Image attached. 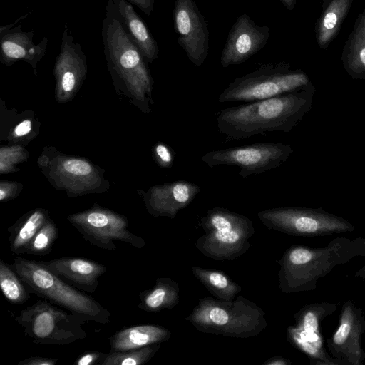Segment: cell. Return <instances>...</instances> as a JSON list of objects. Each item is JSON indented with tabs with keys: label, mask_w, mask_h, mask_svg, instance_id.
Returning a JSON list of instances; mask_svg holds the SVG:
<instances>
[{
	"label": "cell",
	"mask_w": 365,
	"mask_h": 365,
	"mask_svg": "<svg viewBox=\"0 0 365 365\" xmlns=\"http://www.w3.org/2000/svg\"><path fill=\"white\" fill-rule=\"evenodd\" d=\"M314 85L278 96L225 108L217 117V126L227 140H241L264 132L292 130L309 111Z\"/></svg>",
	"instance_id": "cell-1"
},
{
	"label": "cell",
	"mask_w": 365,
	"mask_h": 365,
	"mask_svg": "<svg viewBox=\"0 0 365 365\" xmlns=\"http://www.w3.org/2000/svg\"><path fill=\"white\" fill-rule=\"evenodd\" d=\"M102 42L115 85L124 87L149 111L153 81L142 53L130 37L113 0H108L102 25Z\"/></svg>",
	"instance_id": "cell-2"
},
{
	"label": "cell",
	"mask_w": 365,
	"mask_h": 365,
	"mask_svg": "<svg viewBox=\"0 0 365 365\" xmlns=\"http://www.w3.org/2000/svg\"><path fill=\"white\" fill-rule=\"evenodd\" d=\"M185 320L200 332L239 339L257 336L267 325L265 312L242 296L230 301L200 298Z\"/></svg>",
	"instance_id": "cell-3"
},
{
	"label": "cell",
	"mask_w": 365,
	"mask_h": 365,
	"mask_svg": "<svg viewBox=\"0 0 365 365\" xmlns=\"http://www.w3.org/2000/svg\"><path fill=\"white\" fill-rule=\"evenodd\" d=\"M11 267L31 293L66 309L86 322L103 324L109 322L110 312L108 309L53 274L40 261L17 257Z\"/></svg>",
	"instance_id": "cell-4"
},
{
	"label": "cell",
	"mask_w": 365,
	"mask_h": 365,
	"mask_svg": "<svg viewBox=\"0 0 365 365\" xmlns=\"http://www.w3.org/2000/svg\"><path fill=\"white\" fill-rule=\"evenodd\" d=\"M200 223L205 232L195 242L205 256L217 261L233 260L250 247L255 233L252 220L245 215L223 207L206 212Z\"/></svg>",
	"instance_id": "cell-5"
},
{
	"label": "cell",
	"mask_w": 365,
	"mask_h": 365,
	"mask_svg": "<svg viewBox=\"0 0 365 365\" xmlns=\"http://www.w3.org/2000/svg\"><path fill=\"white\" fill-rule=\"evenodd\" d=\"M15 319L39 344H69L88 336L82 327L86 321L46 299L22 309Z\"/></svg>",
	"instance_id": "cell-6"
},
{
	"label": "cell",
	"mask_w": 365,
	"mask_h": 365,
	"mask_svg": "<svg viewBox=\"0 0 365 365\" xmlns=\"http://www.w3.org/2000/svg\"><path fill=\"white\" fill-rule=\"evenodd\" d=\"M311 83L306 73L286 66H265L235 78L220 95V103L252 102L301 89Z\"/></svg>",
	"instance_id": "cell-7"
},
{
	"label": "cell",
	"mask_w": 365,
	"mask_h": 365,
	"mask_svg": "<svg viewBox=\"0 0 365 365\" xmlns=\"http://www.w3.org/2000/svg\"><path fill=\"white\" fill-rule=\"evenodd\" d=\"M67 220L86 241L101 249L116 250L115 240L138 249L145 245L142 237L128 230L126 217L96 205L88 210L68 215Z\"/></svg>",
	"instance_id": "cell-8"
},
{
	"label": "cell",
	"mask_w": 365,
	"mask_h": 365,
	"mask_svg": "<svg viewBox=\"0 0 365 365\" xmlns=\"http://www.w3.org/2000/svg\"><path fill=\"white\" fill-rule=\"evenodd\" d=\"M294 152L291 145L258 143L222 150H212L201 157L210 168L235 165L242 178L259 175L280 166Z\"/></svg>",
	"instance_id": "cell-9"
},
{
	"label": "cell",
	"mask_w": 365,
	"mask_h": 365,
	"mask_svg": "<svg viewBox=\"0 0 365 365\" xmlns=\"http://www.w3.org/2000/svg\"><path fill=\"white\" fill-rule=\"evenodd\" d=\"M257 216L269 230L292 235L309 236L352 230L344 219L319 209L277 207L261 211Z\"/></svg>",
	"instance_id": "cell-10"
},
{
	"label": "cell",
	"mask_w": 365,
	"mask_h": 365,
	"mask_svg": "<svg viewBox=\"0 0 365 365\" xmlns=\"http://www.w3.org/2000/svg\"><path fill=\"white\" fill-rule=\"evenodd\" d=\"M46 176L72 197L102 191L103 178L83 158L56 156L46 163Z\"/></svg>",
	"instance_id": "cell-11"
},
{
	"label": "cell",
	"mask_w": 365,
	"mask_h": 365,
	"mask_svg": "<svg viewBox=\"0 0 365 365\" xmlns=\"http://www.w3.org/2000/svg\"><path fill=\"white\" fill-rule=\"evenodd\" d=\"M86 73V56L80 43L74 41L71 31L65 24L60 52L53 68L57 101H69L81 87Z\"/></svg>",
	"instance_id": "cell-12"
},
{
	"label": "cell",
	"mask_w": 365,
	"mask_h": 365,
	"mask_svg": "<svg viewBox=\"0 0 365 365\" xmlns=\"http://www.w3.org/2000/svg\"><path fill=\"white\" fill-rule=\"evenodd\" d=\"M174 21L179 42L190 61L200 66L207 56V31L192 0H177Z\"/></svg>",
	"instance_id": "cell-13"
},
{
	"label": "cell",
	"mask_w": 365,
	"mask_h": 365,
	"mask_svg": "<svg viewBox=\"0 0 365 365\" xmlns=\"http://www.w3.org/2000/svg\"><path fill=\"white\" fill-rule=\"evenodd\" d=\"M30 13L21 16L13 24L0 27V60L6 66L23 60L30 64L36 73L38 63L46 54L48 37L43 36L40 43L36 44L34 42V30H22L21 24L18 23Z\"/></svg>",
	"instance_id": "cell-14"
},
{
	"label": "cell",
	"mask_w": 365,
	"mask_h": 365,
	"mask_svg": "<svg viewBox=\"0 0 365 365\" xmlns=\"http://www.w3.org/2000/svg\"><path fill=\"white\" fill-rule=\"evenodd\" d=\"M268 36L267 28L258 27L247 15L240 16L229 33L221 65L226 68L245 61L264 46Z\"/></svg>",
	"instance_id": "cell-15"
},
{
	"label": "cell",
	"mask_w": 365,
	"mask_h": 365,
	"mask_svg": "<svg viewBox=\"0 0 365 365\" xmlns=\"http://www.w3.org/2000/svg\"><path fill=\"white\" fill-rule=\"evenodd\" d=\"M200 190V187L192 182L177 180L151 187L144 194L143 200L152 215L173 219L192 202Z\"/></svg>",
	"instance_id": "cell-16"
},
{
	"label": "cell",
	"mask_w": 365,
	"mask_h": 365,
	"mask_svg": "<svg viewBox=\"0 0 365 365\" xmlns=\"http://www.w3.org/2000/svg\"><path fill=\"white\" fill-rule=\"evenodd\" d=\"M40 262L67 283L86 292L96 290L98 278L107 270L102 264L76 257H61Z\"/></svg>",
	"instance_id": "cell-17"
},
{
	"label": "cell",
	"mask_w": 365,
	"mask_h": 365,
	"mask_svg": "<svg viewBox=\"0 0 365 365\" xmlns=\"http://www.w3.org/2000/svg\"><path fill=\"white\" fill-rule=\"evenodd\" d=\"M171 332L156 324H140L121 329L110 337V351L138 349L161 344L170 338Z\"/></svg>",
	"instance_id": "cell-18"
},
{
	"label": "cell",
	"mask_w": 365,
	"mask_h": 365,
	"mask_svg": "<svg viewBox=\"0 0 365 365\" xmlns=\"http://www.w3.org/2000/svg\"><path fill=\"white\" fill-rule=\"evenodd\" d=\"M130 37L138 46L145 61L157 58L158 48L148 28L128 0H113Z\"/></svg>",
	"instance_id": "cell-19"
},
{
	"label": "cell",
	"mask_w": 365,
	"mask_h": 365,
	"mask_svg": "<svg viewBox=\"0 0 365 365\" xmlns=\"http://www.w3.org/2000/svg\"><path fill=\"white\" fill-rule=\"evenodd\" d=\"M50 218L49 212L42 208L31 210L8 228L9 247L14 254L25 253L28 245Z\"/></svg>",
	"instance_id": "cell-20"
},
{
	"label": "cell",
	"mask_w": 365,
	"mask_h": 365,
	"mask_svg": "<svg viewBox=\"0 0 365 365\" xmlns=\"http://www.w3.org/2000/svg\"><path fill=\"white\" fill-rule=\"evenodd\" d=\"M139 299L140 309L150 313H159L176 307L180 302V287L175 280L160 277L153 287L139 294Z\"/></svg>",
	"instance_id": "cell-21"
},
{
	"label": "cell",
	"mask_w": 365,
	"mask_h": 365,
	"mask_svg": "<svg viewBox=\"0 0 365 365\" xmlns=\"http://www.w3.org/2000/svg\"><path fill=\"white\" fill-rule=\"evenodd\" d=\"M342 61L347 73L354 79H365V11L359 16L351 34Z\"/></svg>",
	"instance_id": "cell-22"
},
{
	"label": "cell",
	"mask_w": 365,
	"mask_h": 365,
	"mask_svg": "<svg viewBox=\"0 0 365 365\" xmlns=\"http://www.w3.org/2000/svg\"><path fill=\"white\" fill-rule=\"evenodd\" d=\"M193 275L214 296L220 300L230 301L242 291V287L222 272L192 266Z\"/></svg>",
	"instance_id": "cell-23"
},
{
	"label": "cell",
	"mask_w": 365,
	"mask_h": 365,
	"mask_svg": "<svg viewBox=\"0 0 365 365\" xmlns=\"http://www.w3.org/2000/svg\"><path fill=\"white\" fill-rule=\"evenodd\" d=\"M353 0H331L319 19L317 39L320 47H326L336 36Z\"/></svg>",
	"instance_id": "cell-24"
},
{
	"label": "cell",
	"mask_w": 365,
	"mask_h": 365,
	"mask_svg": "<svg viewBox=\"0 0 365 365\" xmlns=\"http://www.w3.org/2000/svg\"><path fill=\"white\" fill-rule=\"evenodd\" d=\"M0 287L4 297L12 304H21L29 298V291L14 271L3 259H0Z\"/></svg>",
	"instance_id": "cell-25"
},
{
	"label": "cell",
	"mask_w": 365,
	"mask_h": 365,
	"mask_svg": "<svg viewBox=\"0 0 365 365\" xmlns=\"http://www.w3.org/2000/svg\"><path fill=\"white\" fill-rule=\"evenodd\" d=\"M160 347V344L138 349L104 353L100 365H142L149 361Z\"/></svg>",
	"instance_id": "cell-26"
},
{
	"label": "cell",
	"mask_w": 365,
	"mask_h": 365,
	"mask_svg": "<svg viewBox=\"0 0 365 365\" xmlns=\"http://www.w3.org/2000/svg\"><path fill=\"white\" fill-rule=\"evenodd\" d=\"M58 237V230L53 220L49 218L35 235L25 253L35 255H46L50 253Z\"/></svg>",
	"instance_id": "cell-27"
},
{
	"label": "cell",
	"mask_w": 365,
	"mask_h": 365,
	"mask_svg": "<svg viewBox=\"0 0 365 365\" xmlns=\"http://www.w3.org/2000/svg\"><path fill=\"white\" fill-rule=\"evenodd\" d=\"M27 158V153L19 145L2 147L0 150V172L10 173L15 170V165Z\"/></svg>",
	"instance_id": "cell-28"
},
{
	"label": "cell",
	"mask_w": 365,
	"mask_h": 365,
	"mask_svg": "<svg viewBox=\"0 0 365 365\" xmlns=\"http://www.w3.org/2000/svg\"><path fill=\"white\" fill-rule=\"evenodd\" d=\"M359 331L354 327V319L348 314L341 317V324L333 336V344L337 348H346L350 345V339L359 338Z\"/></svg>",
	"instance_id": "cell-29"
},
{
	"label": "cell",
	"mask_w": 365,
	"mask_h": 365,
	"mask_svg": "<svg viewBox=\"0 0 365 365\" xmlns=\"http://www.w3.org/2000/svg\"><path fill=\"white\" fill-rule=\"evenodd\" d=\"M154 158L162 168H170L173 163V155L169 147L163 143L155 145Z\"/></svg>",
	"instance_id": "cell-30"
},
{
	"label": "cell",
	"mask_w": 365,
	"mask_h": 365,
	"mask_svg": "<svg viewBox=\"0 0 365 365\" xmlns=\"http://www.w3.org/2000/svg\"><path fill=\"white\" fill-rule=\"evenodd\" d=\"M21 185L12 182L1 181L0 183V200L8 201L18 195L21 188Z\"/></svg>",
	"instance_id": "cell-31"
},
{
	"label": "cell",
	"mask_w": 365,
	"mask_h": 365,
	"mask_svg": "<svg viewBox=\"0 0 365 365\" xmlns=\"http://www.w3.org/2000/svg\"><path fill=\"white\" fill-rule=\"evenodd\" d=\"M103 354L99 351H86L76 359L74 364L76 365L99 364Z\"/></svg>",
	"instance_id": "cell-32"
},
{
	"label": "cell",
	"mask_w": 365,
	"mask_h": 365,
	"mask_svg": "<svg viewBox=\"0 0 365 365\" xmlns=\"http://www.w3.org/2000/svg\"><path fill=\"white\" fill-rule=\"evenodd\" d=\"M57 361L56 358L31 356L20 361L17 365H55Z\"/></svg>",
	"instance_id": "cell-33"
},
{
	"label": "cell",
	"mask_w": 365,
	"mask_h": 365,
	"mask_svg": "<svg viewBox=\"0 0 365 365\" xmlns=\"http://www.w3.org/2000/svg\"><path fill=\"white\" fill-rule=\"evenodd\" d=\"M32 130V122L29 119H25L20 122L13 130V136L15 138H21L29 135Z\"/></svg>",
	"instance_id": "cell-34"
},
{
	"label": "cell",
	"mask_w": 365,
	"mask_h": 365,
	"mask_svg": "<svg viewBox=\"0 0 365 365\" xmlns=\"http://www.w3.org/2000/svg\"><path fill=\"white\" fill-rule=\"evenodd\" d=\"M133 5L139 8L146 15L149 16L153 9L154 0H128Z\"/></svg>",
	"instance_id": "cell-35"
},
{
	"label": "cell",
	"mask_w": 365,
	"mask_h": 365,
	"mask_svg": "<svg viewBox=\"0 0 365 365\" xmlns=\"http://www.w3.org/2000/svg\"><path fill=\"white\" fill-rule=\"evenodd\" d=\"M291 361L289 359L281 356H274L267 360L262 365H289Z\"/></svg>",
	"instance_id": "cell-36"
},
{
	"label": "cell",
	"mask_w": 365,
	"mask_h": 365,
	"mask_svg": "<svg viewBox=\"0 0 365 365\" xmlns=\"http://www.w3.org/2000/svg\"><path fill=\"white\" fill-rule=\"evenodd\" d=\"M289 9H292L294 5V0H282Z\"/></svg>",
	"instance_id": "cell-37"
},
{
	"label": "cell",
	"mask_w": 365,
	"mask_h": 365,
	"mask_svg": "<svg viewBox=\"0 0 365 365\" xmlns=\"http://www.w3.org/2000/svg\"><path fill=\"white\" fill-rule=\"evenodd\" d=\"M43 1H44V0H43Z\"/></svg>",
	"instance_id": "cell-38"
}]
</instances>
